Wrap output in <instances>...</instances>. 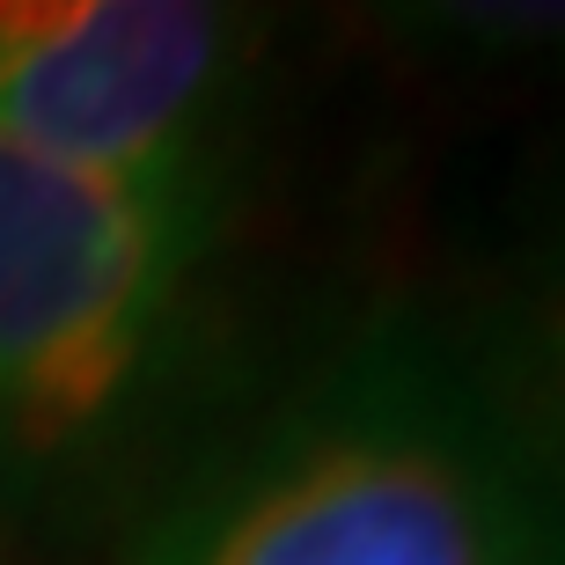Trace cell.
I'll return each instance as SVG.
<instances>
[{"label": "cell", "instance_id": "1", "mask_svg": "<svg viewBox=\"0 0 565 565\" xmlns=\"http://www.w3.org/2000/svg\"><path fill=\"white\" fill-rule=\"evenodd\" d=\"M126 565H565V507L470 345L375 323L213 456Z\"/></svg>", "mask_w": 565, "mask_h": 565}, {"label": "cell", "instance_id": "3", "mask_svg": "<svg viewBox=\"0 0 565 565\" xmlns=\"http://www.w3.org/2000/svg\"><path fill=\"white\" fill-rule=\"evenodd\" d=\"M235 44L228 8L191 0H8L0 140L96 177L199 184Z\"/></svg>", "mask_w": 565, "mask_h": 565}, {"label": "cell", "instance_id": "4", "mask_svg": "<svg viewBox=\"0 0 565 565\" xmlns=\"http://www.w3.org/2000/svg\"><path fill=\"white\" fill-rule=\"evenodd\" d=\"M470 353H478L484 382L500 390L514 434L529 440L536 470L551 478V492L565 507V228L551 235V250L536 257L522 294L507 301L500 331Z\"/></svg>", "mask_w": 565, "mask_h": 565}, {"label": "cell", "instance_id": "2", "mask_svg": "<svg viewBox=\"0 0 565 565\" xmlns=\"http://www.w3.org/2000/svg\"><path fill=\"white\" fill-rule=\"evenodd\" d=\"M199 184L96 177L0 140V434L60 456L147 382L199 257Z\"/></svg>", "mask_w": 565, "mask_h": 565}]
</instances>
